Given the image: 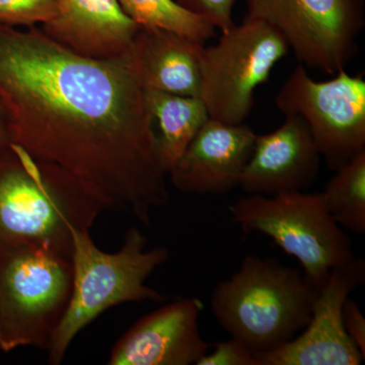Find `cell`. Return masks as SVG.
Instances as JSON below:
<instances>
[{"instance_id": "19", "label": "cell", "mask_w": 365, "mask_h": 365, "mask_svg": "<svg viewBox=\"0 0 365 365\" xmlns=\"http://www.w3.org/2000/svg\"><path fill=\"white\" fill-rule=\"evenodd\" d=\"M59 0H0L2 25L41 26L58 18Z\"/></svg>"}, {"instance_id": "20", "label": "cell", "mask_w": 365, "mask_h": 365, "mask_svg": "<svg viewBox=\"0 0 365 365\" xmlns=\"http://www.w3.org/2000/svg\"><path fill=\"white\" fill-rule=\"evenodd\" d=\"M187 11L202 16L222 33L234 28L232 11L237 0H176Z\"/></svg>"}, {"instance_id": "8", "label": "cell", "mask_w": 365, "mask_h": 365, "mask_svg": "<svg viewBox=\"0 0 365 365\" xmlns=\"http://www.w3.org/2000/svg\"><path fill=\"white\" fill-rule=\"evenodd\" d=\"M276 105L306 122L321 158L337 170L365 150V81L345 69L314 81L299 64L280 88Z\"/></svg>"}, {"instance_id": "12", "label": "cell", "mask_w": 365, "mask_h": 365, "mask_svg": "<svg viewBox=\"0 0 365 365\" xmlns=\"http://www.w3.org/2000/svg\"><path fill=\"white\" fill-rule=\"evenodd\" d=\"M257 134L244 124L209 119L173 165L168 177L186 194L223 195L240 187Z\"/></svg>"}, {"instance_id": "5", "label": "cell", "mask_w": 365, "mask_h": 365, "mask_svg": "<svg viewBox=\"0 0 365 365\" xmlns=\"http://www.w3.org/2000/svg\"><path fill=\"white\" fill-rule=\"evenodd\" d=\"M71 257L47 244L0 249V349L47 350L69 304Z\"/></svg>"}, {"instance_id": "13", "label": "cell", "mask_w": 365, "mask_h": 365, "mask_svg": "<svg viewBox=\"0 0 365 365\" xmlns=\"http://www.w3.org/2000/svg\"><path fill=\"white\" fill-rule=\"evenodd\" d=\"M271 133L257 134L240 187L249 195L304 191L318 178L321 155L306 122L297 115Z\"/></svg>"}, {"instance_id": "14", "label": "cell", "mask_w": 365, "mask_h": 365, "mask_svg": "<svg viewBox=\"0 0 365 365\" xmlns=\"http://www.w3.org/2000/svg\"><path fill=\"white\" fill-rule=\"evenodd\" d=\"M58 18L42 26L48 36L68 49L96 59L123 56L139 26L118 0H59Z\"/></svg>"}, {"instance_id": "22", "label": "cell", "mask_w": 365, "mask_h": 365, "mask_svg": "<svg viewBox=\"0 0 365 365\" xmlns=\"http://www.w3.org/2000/svg\"><path fill=\"white\" fill-rule=\"evenodd\" d=\"M343 325L365 359V318L356 302L348 297L343 307Z\"/></svg>"}, {"instance_id": "2", "label": "cell", "mask_w": 365, "mask_h": 365, "mask_svg": "<svg viewBox=\"0 0 365 365\" xmlns=\"http://www.w3.org/2000/svg\"><path fill=\"white\" fill-rule=\"evenodd\" d=\"M104 211L66 170L11 144L0 150V249L47 244L72 257L73 232L91 230Z\"/></svg>"}, {"instance_id": "7", "label": "cell", "mask_w": 365, "mask_h": 365, "mask_svg": "<svg viewBox=\"0 0 365 365\" xmlns=\"http://www.w3.org/2000/svg\"><path fill=\"white\" fill-rule=\"evenodd\" d=\"M201 53L200 98L208 116L225 124L244 123L257 88L267 83L271 71L289 52L275 29L246 18Z\"/></svg>"}, {"instance_id": "16", "label": "cell", "mask_w": 365, "mask_h": 365, "mask_svg": "<svg viewBox=\"0 0 365 365\" xmlns=\"http://www.w3.org/2000/svg\"><path fill=\"white\" fill-rule=\"evenodd\" d=\"M144 97L153 117L158 162L168 175L209 119L207 109L203 101L197 97L150 88H144Z\"/></svg>"}, {"instance_id": "23", "label": "cell", "mask_w": 365, "mask_h": 365, "mask_svg": "<svg viewBox=\"0 0 365 365\" xmlns=\"http://www.w3.org/2000/svg\"><path fill=\"white\" fill-rule=\"evenodd\" d=\"M11 144H14V139L11 117L4 102L0 100V150L9 148Z\"/></svg>"}, {"instance_id": "17", "label": "cell", "mask_w": 365, "mask_h": 365, "mask_svg": "<svg viewBox=\"0 0 365 365\" xmlns=\"http://www.w3.org/2000/svg\"><path fill=\"white\" fill-rule=\"evenodd\" d=\"M322 195L341 227L365 234V150L335 170Z\"/></svg>"}, {"instance_id": "9", "label": "cell", "mask_w": 365, "mask_h": 365, "mask_svg": "<svg viewBox=\"0 0 365 365\" xmlns=\"http://www.w3.org/2000/svg\"><path fill=\"white\" fill-rule=\"evenodd\" d=\"M247 18L275 29L299 64L335 76L356 54L364 0H246Z\"/></svg>"}, {"instance_id": "4", "label": "cell", "mask_w": 365, "mask_h": 365, "mask_svg": "<svg viewBox=\"0 0 365 365\" xmlns=\"http://www.w3.org/2000/svg\"><path fill=\"white\" fill-rule=\"evenodd\" d=\"M146 245L148 237L136 227L129 228L115 253L98 249L90 230L73 232L71 297L47 349L50 364H61L72 341L107 309L127 302L165 300L145 281L168 261L169 251L163 247L146 250Z\"/></svg>"}, {"instance_id": "6", "label": "cell", "mask_w": 365, "mask_h": 365, "mask_svg": "<svg viewBox=\"0 0 365 365\" xmlns=\"http://www.w3.org/2000/svg\"><path fill=\"white\" fill-rule=\"evenodd\" d=\"M228 211L244 235H266L297 259L317 287H323L333 269L356 258L349 237L333 220L322 192L249 195L230 205Z\"/></svg>"}, {"instance_id": "11", "label": "cell", "mask_w": 365, "mask_h": 365, "mask_svg": "<svg viewBox=\"0 0 365 365\" xmlns=\"http://www.w3.org/2000/svg\"><path fill=\"white\" fill-rule=\"evenodd\" d=\"M203 302L184 297L145 314L118 340L109 365H192L210 350L201 335Z\"/></svg>"}, {"instance_id": "15", "label": "cell", "mask_w": 365, "mask_h": 365, "mask_svg": "<svg viewBox=\"0 0 365 365\" xmlns=\"http://www.w3.org/2000/svg\"><path fill=\"white\" fill-rule=\"evenodd\" d=\"M203 47L176 33L139 26L129 55L144 88L200 98Z\"/></svg>"}, {"instance_id": "1", "label": "cell", "mask_w": 365, "mask_h": 365, "mask_svg": "<svg viewBox=\"0 0 365 365\" xmlns=\"http://www.w3.org/2000/svg\"><path fill=\"white\" fill-rule=\"evenodd\" d=\"M0 100L14 144L68 173L104 210L148 227L170 203L153 117L129 52L96 59L0 24Z\"/></svg>"}, {"instance_id": "18", "label": "cell", "mask_w": 365, "mask_h": 365, "mask_svg": "<svg viewBox=\"0 0 365 365\" xmlns=\"http://www.w3.org/2000/svg\"><path fill=\"white\" fill-rule=\"evenodd\" d=\"M126 16L138 26L155 28L184 36L200 44L215 37L210 21L187 11L176 0H118Z\"/></svg>"}, {"instance_id": "21", "label": "cell", "mask_w": 365, "mask_h": 365, "mask_svg": "<svg viewBox=\"0 0 365 365\" xmlns=\"http://www.w3.org/2000/svg\"><path fill=\"white\" fill-rule=\"evenodd\" d=\"M197 365H261V362L241 341L230 337L216 343L215 349L206 353Z\"/></svg>"}, {"instance_id": "10", "label": "cell", "mask_w": 365, "mask_h": 365, "mask_svg": "<svg viewBox=\"0 0 365 365\" xmlns=\"http://www.w3.org/2000/svg\"><path fill=\"white\" fill-rule=\"evenodd\" d=\"M364 281V259L333 269L319 289L306 328L289 342L257 355L261 365L361 364L365 359L343 325V307Z\"/></svg>"}, {"instance_id": "3", "label": "cell", "mask_w": 365, "mask_h": 365, "mask_svg": "<svg viewBox=\"0 0 365 365\" xmlns=\"http://www.w3.org/2000/svg\"><path fill=\"white\" fill-rule=\"evenodd\" d=\"M319 289L299 269L250 255L216 284L210 306L223 330L259 355L306 328Z\"/></svg>"}]
</instances>
